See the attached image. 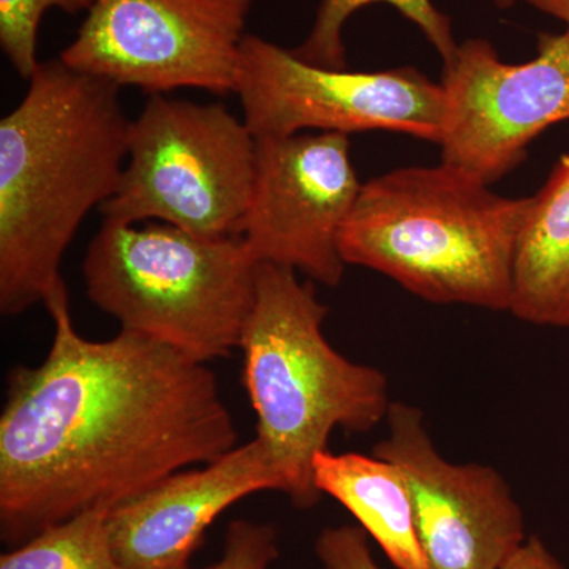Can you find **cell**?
Instances as JSON below:
<instances>
[{
  "instance_id": "44dd1931",
  "label": "cell",
  "mask_w": 569,
  "mask_h": 569,
  "mask_svg": "<svg viewBox=\"0 0 569 569\" xmlns=\"http://www.w3.org/2000/svg\"><path fill=\"white\" fill-rule=\"evenodd\" d=\"M526 2L533 9L565 22L569 31V0H526Z\"/></svg>"
},
{
  "instance_id": "4fadbf2b",
  "label": "cell",
  "mask_w": 569,
  "mask_h": 569,
  "mask_svg": "<svg viewBox=\"0 0 569 569\" xmlns=\"http://www.w3.org/2000/svg\"><path fill=\"white\" fill-rule=\"evenodd\" d=\"M509 312L527 323L569 328V152L529 197L516 241Z\"/></svg>"
},
{
  "instance_id": "7a4b0ae2",
  "label": "cell",
  "mask_w": 569,
  "mask_h": 569,
  "mask_svg": "<svg viewBox=\"0 0 569 569\" xmlns=\"http://www.w3.org/2000/svg\"><path fill=\"white\" fill-rule=\"evenodd\" d=\"M121 88L40 62L0 121V312L17 317L67 290L61 263L84 217L121 182L129 118Z\"/></svg>"
},
{
  "instance_id": "3957f363",
  "label": "cell",
  "mask_w": 569,
  "mask_h": 569,
  "mask_svg": "<svg viewBox=\"0 0 569 569\" xmlns=\"http://www.w3.org/2000/svg\"><path fill=\"white\" fill-rule=\"evenodd\" d=\"M489 187L443 162L377 176L340 230V254L433 305L509 310L529 198Z\"/></svg>"
},
{
  "instance_id": "52a82bcc",
  "label": "cell",
  "mask_w": 569,
  "mask_h": 569,
  "mask_svg": "<svg viewBox=\"0 0 569 569\" xmlns=\"http://www.w3.org/2000/svg\"><path fill=\"white\" fill-rule=\"evenodd\" d=\"M253 0H96L59 59L149 96L201 89L228 96Z\"/></svg>"
},
{
  "instance_id": "7c38bea8",
  "label": "cell",
  "mask_w": 569,
  "mask_h": 569,
  "mask_svg": "<svg viewBox=\"0 0 569 569\" xmlns=\"http://www.w3.org/2000/svg\"><path fill=\"white\" fill-rule=\"evenodd\" d=\"M283 493V479L260 438L222 458L162 479L111 509L108 530L126 569H192L206 530L253 493Z\"/></svg>"
},
{
  "instance_id": "ffe728a7",
  "label": "cell",
  "mask_w": 569,
  "mask_h": 569,
  "mask_svg": "<svg viewBox=\"0 0 569 569\" xmlns=\"http://www.w3.org/2000/svg\"><path fill=\"white\" fill-rule=\"evenodd\" d=\"M500 569H567L539 537H529Z\"/></svg>"
},
{
  "instance_id": "ba28073f",
  "label": "cell",
  "mask_w": 569,
  "mask_h": 569,
  "mask_svg": "<svg viewBox=\"0 0 569 569\" xmlns=\"http://www.w3.org/2000/svg\"><path fill=\"white\" fill-rule=\"evenodd\" d=\"M236 93L254 138L383 130L438 144L443 130V88L418 69H325L252 33L242 41Z\"/></svg>"
},
{
  "instance_id": "9c48e42d",
  "label": "cell",
  "mask_w": 569,
  "mask_h": 569,
  "mask_svg": "<svg viewBox=\"0 0 569 569\" xmlns=\"http://www.w3.org/2000/svg\"><path fill=\"white\" fill-rule=\"evenodd\" d=\"M537 56L507 63L486 39L443 61L441 162L478 181H500L549 127L569 119V31L539 33Z\"/></svg>"
},
{
  "instance_id": "5b68a950",
  "label": "cell",
  "mask_w": 569,
  "mask_h": 569,
  "mask_svg": "<svg viewBox=\"0 0 569 569\" xmlns=\"http://www.w3.org/2000/svg\"><path fill=\"white\" fill-rule=\"evenodd\" d=\"M257 268L239 238L103 219L82 261L92 305L126 331L208 362L241 347Z\"/></svg>"
},
{
  "instance_id": "2e32d148",
  "label": "cell",
  "mask_w": 569,
  "mask_h": 569,
  "mask_svg": "<svg viewBox=\"0 0 569 569\" xmlns=\"http://www.w3.org/2000/svg\"><path fill=\"white\" fill-rule=\"evenodd\" d=\"M110 508H92L48 527L0 557V569H126L112 548Z\"/></svg>"
},
{
  "instance_id": "277c9868",
  "label": "cell",
  "mask_w": 569,
  "mask_h": 569,
  "mask_svg": "<svg viewBox=\"0 0 569 569\" xmlns=\"http://www.w3.org/2000/svg\"><path fill=\"white\" fill-rule=\"evenodd\" d=\"M328 307L295 269L258 263L257 291L242 332L244 387L257 413V438L271 452L283 493L298 509L321 493L313 460L336 429L366 433L387 419L388 378L350 361L323 335Z\"/></svg>"
},
{
  "instance_id": "30bf717a",
  "label": "cell",
  "mask_w": 569,
  "mask_h": 569,
  "mask_svg": "<svg viewBox=\"0 0 569 569\" xmlns=\"http://www.w3.org/2000/svg\"><path fill=\"white\" fill-rule=\"evenodd\" d=\"M348 134L257 138L249 208L238 238L257 263H272L326 284L342 282L339 236L362 183Z\"/></svg>"
},
{
  "instance_id": "5bb4252c",
  "label": "cell",
  "mask_w": 569,
  "mask_h": 569,
  "mask_svg": "<svg viewBox=\"0 0 569 569\" xmlns=\"http://www.w3.org/2000/svg\"><path fill=\"white\" fill-rule=\"evenodd\" d=\"M320 493L335 498L376 539L397 569H427L406 475L396 463L356 452H320L313 460Z\"/></svg>"
},
{
  "instance_id": "8992f818",
  "label": "cell",
  "mask_w": 569,
  "mask_h": 569,
  "mask_svg": "<svg viewBox=\"0 0 569 569\" xmlns=\"http://www.w3.org/2000/svg\"><path fill=\"white\" fill-rule=\"evenodd\" d=\"M257 138L222 103L151 96L130 122L121 182L103 219L160 223L208 239L238 238L249 208Z\"/></svg>"
},
{
  "instance_id": "8fae6325",
  "label": "cell",
  "mask_w": 569,
  "mask_h": 569,
  "mask_svg": "<svg viewBox=\"0 0 569 569\" xmlns=\"http://www.w3.org/2000/svg\"><path fill=\"white\" fill-rule=\"evenodd\" d=\"M373 456L406 475L427 569H500L526 541L522 509L489 466L448 462L418 407L392 402Z\"/></svg>"
},
{
  "instance_id": "ac0fdd59",
  "label": "cell",
  "mask_w": 569,
  "mask_h": 569,
  "mask_svg": "<svg viewBox=\"0 0 569 569\" xmlns=\"http://www.w3.org/2000/svg\"><path fill=\"white\" fill-rule=\"evenodd\" d=\"M279 559V538L271 523L238 519L228 526L222 559L204 569H269Z\"/></svg>"
},
{
  "instance_id": "e0dca14e",
  "label": "cell",
  "mask_w": 569,
  "mask_h": 569,
  "mask_svg": "<svg viewBox=\"0 0 569 569\" xmlns=\"http://www.w3.org/2000/svg\"><path fill=\"white\" fill-rule=\"evenodd\" d=\"M96 0H0V47L22 80L39 69L37 37L40 22L52 9L88 13Z\"/></svg>"
},
{
  "instance_id": "d6986e66",
  "label": "cell",
  "mask_w": 569,
  "mask_h": 569,
  "mask_svg": "<svg viewBox=\"0 0 569 569\" xmlns=\"http://www.w3.org/2000/svg\"><path fill=\"white\" fill-rule=\"evenodd\" d=\"M316 553L325 569H380L361 527L340 526L321 530Z\"/></svg>"
},
{
  "instance_id": "9a60e30c",
  "label": "cell",
  "mask_w": 569,
  "mask_h": 569,
  "mask_svg": "<svg viewBox=\"0 0 569 569\" xmlns=\"http://www.w3.org/2000/svg\"><path fill=\"white\" fill-rule=\"evenodd\" d=\"M518 0H493L501 10L511 9ZM372 3H388L408 21L413 22L422 36L436 48L443 61L451 58L458 48L452 33V22L447 14L433 6L432 0H320L316 22L309 36L291 50L296 58L312 66L331 70H347V50L343 28L348 20Z\"/></svg>"
},
{
  "instance_id": "6da1fadb",
  "label": "cell",
  "mask_w": 569,
  "mask_h": 569,
  "mask_svg": "<svg viewBox=\"0 0 569 569\" xmlns=\"http://www.w3.org/2000/svg\"><path fill=\"white\" fill-rule=\"evenodd\" d=\"M44 307L50 351L10 370L0 415V538L10 549L238 447L206 362L126 329L86 339L67 290Z\"/></svg>"
}]
</instances>
